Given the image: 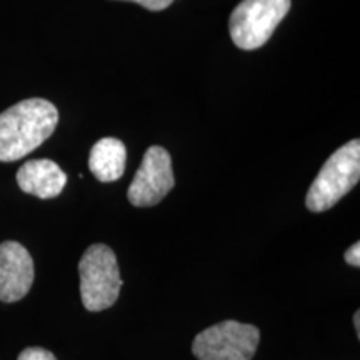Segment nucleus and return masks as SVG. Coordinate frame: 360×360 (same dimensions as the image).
Returning a JSON list of instances; mask_svg holds the SVG:
<instances>
[{"instance_id":"10","label":"nucleus","mask_w":360,"mask_h":360,"mask_svg":"<svg viewBox=\"0 0 360 360\" xmlns=\"http://www.w3.org/2000/svg\"><path fill=\"white\" fill-rule=\"evenodd\" d=\"M17 360H57L51 350L42 347H27L22 350Z\"/></svg>"},{"instance_id":"5","label":"nucleus","mask_w":360,"mask_h":360,"mask_svg":"<svg viewBox=\"0 0 360 360\" xmlns=\"http://www.w3.org/2000/svg\"><path fill=\"white\" fill-rule=\"evenodd\" d=\"M259 342L255 326L224 321L202 330L192 342V352L199 360H252Z\"/></svg>"},{"instance_id":"9","label":"nucleus","mask_w":360,"mask_h":360,"mask_svg":"<svg viewBox=\"0 0 360 360\" xmlns=\"http://www.w3.org/2000/svg\"><path fill=\"white\" fill-rule=\"evenodd\" d=\"M127 148L115 137H103L96 142L89 155V169L101 182H115L125 172Z\"/></svg>"},{"instance_id":"1","label":"nucleus","mask_w":360,"mask_h":360,"mask_svg":"<svg viewBox=\"0 0 360 360\" xmlns=\"http://www.w3.org/2000/svg\"><path fill=\"white\" fill-rule=\"evenodd\" d=\"M58 112L45 98H27L0 114V162H15L47 141Z\"/></svg>"},{"instance_id":"11","label":"nucleus","mask_w":360,"mask_h":360,"mask_svg":"<svg viewBox=\"0 0 360 360\" xmlns=\"http://www.w3.org/2000/svg\"><path fill=\"white\" fill-rule=\"evenodd\" d=\"M125 2H135L139 4V6L146 7L147 11L159 12V11H164V8H167L174 0H125Z\"/></svg>"},{"instance_id":"7","label":"nucleus","mask_w":360,"mask_h":360,"mask_svg":"<svg viewBox=\"0 0 360 360\" xmlns=\"http://www.w3.org/2000/svg\"><path fill=\"white\" fill-rule=\"evenodd\" d=\"M35 277L34 260L19 242L0 244V302L12 304L29 294Z\"/></svg>"},{"instance_id":"4","label":"nucleus","mask_w":360,"mask_h":360,"mask_svg":"<svg viewBox=\"0 0 360 360\" xmlns=\"http://www.w3.org/2000/svg\"><path fill=\"white\" fill-rule=\"evenodd\" d=\"M290 11V0H242L229 20L232 42L242 51L260 49Z\"/></svg>"},{"instance_id":"12","label":"nucleus","mask_w":360,"mask_h":360,"mask_svg":"<svg viewBox=\"0 0 360 360\" xmlns=\"http://www.w3.org/2000/svg\"><path fill=\"white\" fill-rule=\"evenodd\" d=\"M344 260L352 267H359L360 265V244L355 242L352 247H349L347 252L344 254Z\"/></svg>"},{"instance_id":"3","label":"nucleus","mask_w":360,"mask_h":360,"mask_svg":"<svg viewBox=\"0 0 360 360\" xmlns=\"http://www.w3.org/2000/svg\"><path fill=\"white\" fill-rule=\"evenodd\" d=\"M79 274L80 297L89 312H101L117 302L124 282L110 247L90 245L80 259Z\"/></svg>"},{"instance_id":"6","label":"nucleus","mask_w":360,"mask_h":360,"mask_svg":"<svg viewBox=\"0 0 360 360\" xmlns=\"http://www.w3.org/2000/svg\"><path fill=\"white\" fill-rule=\"evenodd\" d=\"M175 186L172 159L164 147L147 148L137 174L130 184L127 199L135 207H154Z\"/></svg>"},{"instance_id":"13","label":"nucleus","mask_w":360,"mask_h":360,"mask_svg":"<svg viewBox=\"0 0 360 360\" xmlns=\"http://www.w3.org/2000/svg\"><path fill=\"white\" fill-rule=\"evenodd\" d=\"M354 326H355V332H357V337H360V312L359 310L354 315Z\"/></svg>"},{"instance_id":"2","label":"nucleus","mask_w":360,"mask_h":360,"mask_svg":"<svg viewBox=\"0 0 360 360\" xmlns=\"http://www.w3.org/2000/svg\"><path fill=\"white\" fill-rule=\"evenodd\" d=\"M360 179V142L342 146L328 157L310 186L305 205L310 212H326L357 186Z\"/></svg>"},{"instance_id":"8","label":"nucleus","mask_w":360,"mask_h":360,"mask_svg":"<svg viewBox=\"0 0 360 360\" xmlns=\"http://www.w3.org/2000/svg\"><path fill=\"white\" fill-rule=\"evenodd\" d=\"M20 191L39 199H53L60 195L67 184V175L53 160L35 159L25 162L17 172Z\"/></svg>"}]
</instances>
